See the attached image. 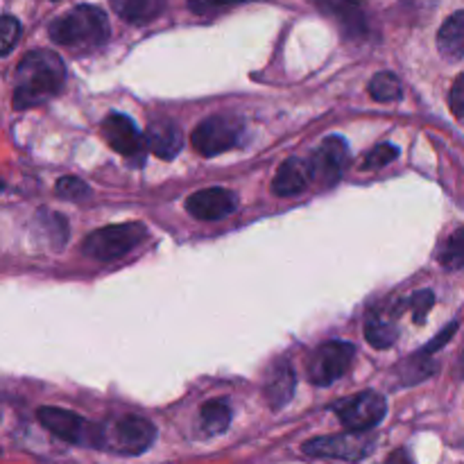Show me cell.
Instances as JSON below:
<instances>
[{"mask_svg":"<svg viewBox=\"0 0 464 464\" xmlns=\"http://www.w3.org/2000/svg\"><path fill=\"white\" fill-rule=\"evenodd\" d=\"M449 104H451V111L456 113L458 121L464 122V72L453 82L451 93H449Z\"/></svg>","mask_w":464,"mask_h":464,"instance_id":"29","label":"cell"},{"mask_svg":"<svg viewBox=\"0 0 464 464\" xmlns=\"http://www.w3.org/2000/svg\"><path fill=\"white\" fill-rule=\"evenodd\" d=\"M245 143V125L238 118L211 116L193 131V148L202 157H218Z\"/></svg>","mask_w":464,"mask_h":464,"instance_id":"5","label":"cell"},{"mask_svg":"<svg viewBox=\"0 0 464 464\" xmlns=\"http://www.w3.org/2000/svg\"><path fill=\"white\" fill-rule=\"evenodd\" d=\"M376 449V438L365 435V430H349L340 435L308 440L302 451L311 458H331V460L358 462Z\"/></svg>","mask_w":464,"mask_h":464,"instance_id":"6","label":"cell"},{"mask_svg":"<svg viewBox=\"0 0 464 464\" xmlns=\"http://www.w3.org/2000/svg\"><path fill=\"white\" fill-rule=\"evenodd\" d=\"M57 195L62 199H71V202H82V199L91 198V188L77 177H62L57 181Z\"/></svg>","mask_w":464,"mask_h":464,"instance_id":"25","label":"cell"},{"mask_svg":"<svg viewBox=\"0 0 464 464\" xmlns=\"http://www.w3.org/2000/svg\"><path fill=\"white\" fill-rule=\"evenodd\" d=\"M370 95L376 102H397L403 95L401 82H399L394 72H376L370 82Z\"/></svg>","mask_w":464,"mask_h":464,"instance_id":"22","label":"cell"},{"mask_svg":"<svg viewBox=\"0 0 464 464\" xmlns=\"http://www.w3.org/2000/svg\"><path fill=\"white\" fill-rule=\"evenodd\" d=\"M102 136L107 140V145L111 150H116L118 154L127 159H134L143 154V150L148 148L145 143V136L140 134V130L136 127V122L131 121L125 113H109L102 121Z\"/></svg>","mask_w":464,"mask_h":464,"instance_id":"11","label":"cell"},{"mask_svg":"<svg viewBox=\"0 0 464 464\" xmlns=\"http://www.w3.org/2000/svg\"><path fill=\"white\" fill-rule=\"evenodd\" d=\"M240 3H249V0H188V7L193 9L195 14H208L216 12V9H225Z\"/></svg>","mask_w":464,"mask_h":464,"instance_id":"28","label":"cell"},{"mask_svg":"<svg viewBox=\"0 0 464 464\" xmlns=\"http://www.w3.org/2000/svg\"><path fill=\"white\" fill-rule=\"evenodd\" d=\"M36 229L41 234H45L48 238V245L53 249H62L68 240V222L63 220L57 213L41 211L39 218H36Z\"/></svg>","mask_w":464,"mask_h":464,"instance_id":"21","label":"cell"},{"mask_svg":"<svg viewBox=\"0 0 464 464\" xmlns=\"http://www.w3.org/2000/svg\"><path fill=\"white\" fill-rule=\"evenodd\" d=\"M313 179L322 186H334L349 166V143L343 136H329L311 157Z\"/></svg>","mask_w":464,"mask_h":464,"instance_id":"10","label":"cell"},{"mask_svg":"<svg viewBox=\"0 0 464 464\" xmlns=\"http://www.w3.org/2000/svg\"><path fill=\"white\" fill-rule=\"evenodd\" d=\"M385 412H388V401L383 394L367 392L356 394L352 399H344L335 406V415H338L340 424L347 430H372L383 421Z\"/></svg>","mask_w":464,"mask_h":464,"instance_id":"8","label":"cell"},{"mask_svg":"<svg viewBox=\"0 0 464 464\" xmlns=\"http://www.w3.org/2000/svg\"><path fill=\"white\" fill-rule=\"evenodd\" d=\"M353 356H356V347L352 343H343V340L324 343L308 358V379L313 385H322V388L334 385L335 381L347 374Z\"/></svg>","mask_w":464,"mask_h":464,"instance_id":"7","label":"cell"},{"mask_svg":"<svg viewBox=\"0 0 464 464\" xmlns=\"http://www.w3.org/2000/svg\"><path fill=\"white\" fill-rule=\"evenodd\" d=\"M145 143H148L150 152L157 154L159 159L172 161L184 148V136H181V130L172 121H159L148 127Z\"/></svg>","mask_w":464,"mask_h":464,"instance_id":"16","label":"cell"},{"mask_svg":"<svg viewBox=\"0 0 464 464\" xmlns=\"http://www.w3.org/2000/svg\"><path fill=\"white\" fill-rule=\"evenodd\" d=\"M438 258L447 270L464 272V229H458L456 234L444 243Z\"/></svg>","mask_w":464,"mask_h":464,"instance_id":"23","label":"cell"},{"mask_svg":"<svg viewBox=\"0 0 464 464\" xmlns=\"http://www.w3.org/2000/svg\"><path fill=\"white\" fill-rule=\"evenodd\" d=\"M324 14L334 16L347 34L362 36L367 32L365 7L361 0H313Z\"/></svg>","mask_w":464,"mask_h":464,"instance_id":"15","label":"cell"},{"mask_svg":"<svg viewBox=\"0 0 464 464\" xmlns=\"http://www.w3.org/2000/svg\"><path fill=\"white\" fill-rule=\"evenodd\" d=\"M460 374L464 376V352H462V358H460Z\"/></svg>","mask_w":464,"mask_h":464,"instance_id":"30","label":"cell"},{"mask_svg":"<svg viewBox=\"0 0 464 464\" xmlns=\"http://www.w3.org/2000/svg\"><path fill=\"white\" fill-rule=\"evenodd\" d=\"M311 179V163L299 157H293L281 163L279 170H276L275 181H272V193L279 195V198H295V195H302L306 190Z\"/></svg>","mask_w":464,"mask_h":464,"instance_id":"14","label":"cell"},{"mask_svg":"<svg viewBox=\"0 0 464 464\" xmlns=\"http://www.w3.org/2000/svg\"><path fill=\"white\" fill-rule=\"evenodd\" d=\"M66 82V66L53 50H32L21 59L14 86V109H32L53 100Z\"/></svg>","mask_w":464,"mask_h":464,"instance_id":"1","label":"cell"},{"mask_svg":"<svg viewBox=\"0 0 464 464\" xmlns=\"http://www.w3.org/2000/svg\"><path fill=\"white\" fill-rule=\"evenodd\" d=\"M199 417H202V433L211 438V435H220L229 429L231 408L222 399H211L199 408Z\"/></svg>","mask_w":464,"mask_h":464,"instance_id":"20","label":"cell"},{"mask_svg":"<svg viewBox=\"0 0 464 464\" xmlns=\"http://www.w3.org/2000/svg\"><path fill=\"white\" fill-rule=\"evenodd\" d=\"M238 207V198L227 188H204L186 198V211L195 220L213 222L231 216Z\"/></svg>","mask_w":464,"mask_h":464,"instance_id":"12","label":"cell"},{"mask_svg":"<svg viewBox=\"0 0 464 464\" xmlns=\"http://www.w3.org/2000/svg\"><path fill=\"white\" fill-rule=\"evenodd\" d=\"M365 335L367 343L374 349H390L399 338V329L394 317L385 315V313H374L370 315L365 324Z\"/></svg>","mask_w":464,"mask_h":464,"instance_id":"19","label":"cell"},{"mask_svg":"<svg viewBox=\"0 0 464 464\" xmlns=\"http://www.w3.org/2000/svg\"><path fill=\"white\" fill-rule=\"evenodd\" d=\"M438 48L447 62H460L464 57V9L442 23L438 32Z\"/></svg>","mask_w":464,"mask_h":464,"instance_id":"17","label":"cell"},{"mask_svg":"<svg viewBox=\"0 0 464 464\" xmlns=\"http://www.w3.org/2000/svg\"><path fill=\"white\" fill-rule=\"evenodd\" d=\"M412 311V322L415 324H426V317H429V311L435 306V295L433 290H417L415 295L408 302Z\"/></svg>","mask_w":464,"mask_h":464,"instance_id":"26","label":"cell"},{"mask_svg":"<svg viewBox=\"0 0 464 464\" xmlns=\"http://www.w3.org/2000/svg\"><path fill=\"white\" fill-rule=\"evenodd\" d=\"M157 440V429L143 417H122L107 430V451L121 456H140Z\"/></svg>","mask_w":464,"mask_h":464,"instance_id":"9","label":"cell"},{"mask_svg":"<svg viewBox=\"0 0 464 464\" xmlns=\"http://www.w3.org/2000/svg\"><path fill=\"white\" fill-rule=\"evenodd\" d=\"M399 159V148L392 143H381L372 150L370 154L362 161V170H376V168H383L388 163L397 161Z\"/></svg>","mask_w":464,"mask_h":464,"instance_id":"24","label":"cell"},{"mask_svg":"<svg viewBox=\"0 0 464 464\" xmlns=\"http://www.w3.org/2000/svg\"><path fill=\"white\" fill-rule=\"evenodd\" d=\"M145 236H148V227L140 225V222L109 225L93 231L91 236H86L84 245H82V252L100 263L118 261L125 254H130L131 249L139 247L145 240Z\"/></svg>","mask_w":464,"mask_h":464,"instance_id":"4","label":"cell"},{"mask_svg":"<svg viewBox=\"0 0 464 464\" xmlns=\"http://www.w3.org/2000/svg\"><path fill=\"white\" fill-rule=\"evenodd\" d=\"M41 426L66 444L84 449H107V426L91 424L84 417L63 408L44 406L36 412Z\"/></svg>","mask_w":464,"mask_h":464,"instance_id":"3","label":"cell"},{"mask_svg":"<svg viewBox=\"0 0 464 464\" xmlns=\"http://www.w3.org/2000/svg\"><path fill=\"white\" fill-rule=\"evenodd\" d=\"M295 388H297V376H295L293 365H290L285 358H279L275 365L270 367L266 376V385H263V392H266V401L272 411H281L290 403L293 399Z\"/></svg>","mask_w":464,"mask_h":464,"instance_id":"13","label":"cell"},{"mask_svg":"<svg viewBox=\"0 0 464 464\" xmlns=\"http://www.w3.org/2000/svg\"><path fill=\"white\" fill-rule=\"evenodd\" d=\"M109 3L122 21L134 23V25L154 21L166 7V0H109Z\"/></svg>","mask_w":464,"mask_h":464,"instance_id":"18","label":"cell"},{"mask_svg":"<svg viewBox=\"0 0 464 464\" xmlns=\"http://www.w3.org/2000/svg\"><path fill=\"white\" fill-rule=\"evenodd\" d=\"M109 30V18L102 9L93 5H77L50 23V39L72 53H91L107 44Z\"/></svg>","mask_w":464,"mask_h":464,"instance_id":"2","label":"cell"},{"mask_svg":"<svg viewBox=\"0 0 464 464\" xmlns=\"http://www.w3.org/2000/svg\"><path fill=\"white\" fill-rule=\"evenodd\" d=\"M18 39H21V23L14 16H9V14H5L3 21H0V48H3V57H7L12 53Z\"/></svg>","mask_w":464,"mask_h":464,"instance_id":"27","label":"cell"}]
</instances>
